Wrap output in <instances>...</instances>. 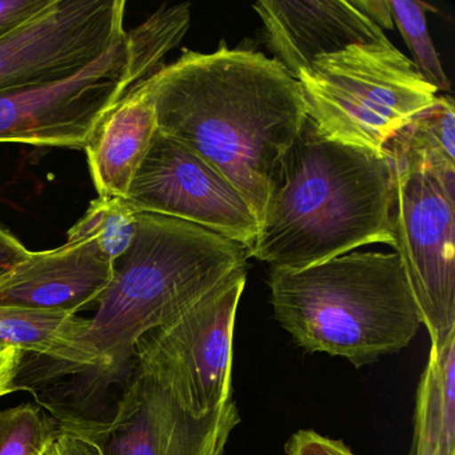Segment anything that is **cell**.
<instances>
[{
  "label": "cell",
  "mask_w": 455,
  "mask_h": 455,
  "mask_svg": "<svg viewBox=\"0 0 455 455\" xmlns=\"http://www.w3.org/2000/svg\"><path fill=\"white\" fill-rule=\"evenodd\" d=\"M158 130L225 177L262 220L307 114L299 82L259 52L185 49L146 79Z\"/></svg>",
  "instance_id": "obj_1"
},
{
  "label": "cell",
  "mask_w": 455,
  "mask_h": 455,
  "mask_svg": "<svg viewBox=\"0 0 455 455\" xmlns=\"http://www.w3.org/2000/svg\"><path fill=\"white\" fill-rule=\"evenodd\" d=\"M391 204L386 154L332 142L307 116L282 161L250 258L300 270L356 247H393Z\"/></svg>",
  "instance_id": "obj_2"
},
{
  "label": "cell",
  "mask_w": 455,
  "mask_h": 455,
  "mask_svg": "<svg viewBox=\"0 0 455 455\" xmlns=\"http://www.w3.org/2000/svg\"><path fill=\"white\" fill-rule=\"evenodd\" d=\"M249 258L246 246L201 226L137 214L132 246L116 260L84 335L98 358L94 374L124 371L140 338L196 305Z\"/></svg>",
  "instance_id": "obj_3"
},
{
  "label": "cell",
  "mask_w": 455,
  "mask_h": 455,
  "mask_svg": "<svg viewBox=\"0 0 455 455\" xmlns=\"http://www.w3.org/2000/svg\"><path fill=\"white\" fill-rule=\"evenodd\" d=\"M278 323L298 347L356 369L407 347L422 326L395 252H348L300 270L270 268Z\"/></svg>",
  "instance_id": "obj_4"
},
{
  "label": "cell",
  "mask_w": 455,
  "mask_h": 455,
  "mask_svg": "<svg viewBox=\"0 0 455 455\" xmlns=\"http://www.w3.org/2000/svg\"><path fill=\"white\" fill-rule=\"evenodd\" d=\"M297 81L306 114L324 138L377 154L438 98L388 39L316 58Z\"/></svg>",
  "instance_id": "obj_5"
},
{
  "label": "cell",
  "mask_w": 455,
  "mask_h": 455,
  "mask_svg": "<svg viewBox=\"0 0 455 455\" xmlns=\"http://www.w3.org/2000/svg\"><path fill=\"white\" fill-rule=\"evenodd\" d=\"M247 271V265L236 268L135 346V369L193 417H206L233 401L234 327Z\"/></svg>",
  "instance_id": "obj_6"
},
{
  "label": "cell",
  "mask_w": 455,
  "mask_h": 455,
  "mask_svg": "<svg viewBox=\"0 0 455 455\" xmlns=\"http://www.w3.org/2000/svg\"><path fill=\"white\" fill-rule=\"evenodd\" d=\"M393 170L394 250L431 347L455 331V169L387 156Z\"/></svg>",
  "instance_id": "obj_7"
},
{
  "label": "cell",
  "mask_w": 455,
  "mask_h": 455,
  "mask_svg": "<svg viewBox=\"0 0 455 455\" xmlns=\"http://www.w3.org/2000/svg\"><path fill=\"white\" fill-rule=\"evenodd\" d=\"M127 31L71 78L0 95V143L84 150L100 119L130 92Z\"/></svg>",
  "instance_id": "obj_8"
},
{
  "label": "cell",
  "mask_w": 455,
  "mask_h": 455,
  "mask_svg": "<svg viewBox=\"0 0 455 455\" xmlns=\"http://www.w3.org/2000/svg\"><path fill=\"white\" fill-rule=\"evenodd\" d=\"M124 0H55L0 41V95L84 70L126 34Z\"/></svg>",
  "instance_id": "obj_9"
},
{
  "label": "cell",
  "mask_w": 455,
  "mask_h": 455,
  "mask_svg": "<svg viewBox=\"0 0 455 455\" xmlns=\"http://www.w3.org/2000/svg\"><path fill=\"white\" fill-rule=\"evenodd\" d=\"M135 214L185 220L251 250L259 223L239 191L177 140L156 130L126 198Z\"/></svg>",
  "instance_id": "obj_10"
},
{
  "label": "cell",
  "mask_w": 455,
  "mask_h": 455,
  "mask_svg": "<svg viewBox=\"0 0 455 455\" xmlns=\"http://www.w3.org/2000/svg\"><path fill=\"white\" fill-rule=\"evenodd\" d=\"M68 422L92 436L103 455H223L241 415L230 401L206 417H193L135 369L110 420Z\"/></svg>",
  "instance_id": "obj_11"
},
{
  "label": "cell",
  "mask_w": 455,
  "mask_h": 455,
  "mask_svg": "<svg viewBox=\"0 0 455 455\" xmlns=\"http://www.w3.org/2000/svg\"><path fill=\"white\" fill-rule=\"evenodd\" d=\"M275 60L297 79L316 58L354 44L387 41L366 15L343 0H262L252 4Z\"/></svg>",
  "instance_id": "obj_12"
},
{
  "label": "cell",
  "mask_w": 455,
  "mask_h": 455,
  "mask_svg": "<svg viewBox=\"0 0 455 455\" xmlns=\"http://www.w3.org/2000/svg\"><path fill=\"white\" fill-rule=\"evenodd\" d=\"M116 263L94 242H66L26 259L0 275V306L78 314L110 286Z\"/></svg>",
  "instance_id": "obj_13"
},
{
  "label": "cell",
  "mask_w": 455,
  "mask_h": 455,
  "mask_svg": "<svg viewBox=\"0 0 455 455\" xmlns=\"http://www.w3.org/2000/svg\"><path fill=\"white\" fill-rule=\"evenodd\" d=\"M156 130V103L143 81L100 119L84 148L98 196L127 198Z\"/></svg>",
  "instance_id": "obj_14"
},
{
  "label": "cell",
  "mask_w": 455,
  "mask_h": 455,
  "mask_svg": "<svg viewBox=\"0 0 455 455\" xmlns=\"http://www.w3.org/2000/svg\"><path fill=\"white\" fill-rule=\"evenodd\" d=\"M89 324L66 311L0 306V343L50 359L66 374L97 370V355L84 342Z\"/></svg>",
  "instance_id": "obj_15"
},
{
  "label": "cell",
  "mask_w": 455,
  "mask_h": 455,
  "mask_svg": "<svg viewBox=\"0 0 455 455\" xmlns=\"http://www.w3.org/2000/svg\"><path fill=\"white\" fill-rule=\"evenodd\" d=\"M412 442L435 455H455V331L430 347L420 377Z\"/></svg>",
  "instance_id": "obj_16"
},
{
  "label": "cell",
  "mask_w": 455,
  "mask_h": 455,
  "mask_svg": "<svg viewBox=\"0 0 455 455\" xmlns=\"http://www.w3.org/2000/svg\"><path fill=\"white\" fill-rule=\"evenodd\" d=\"M385 154L426 167L455 169L454 100L438 95L431 108L391 138Z\"/></svg>",
  "instance_id": "obj_17"
},
{
  "label": "cell",
  "mask_w": 455,
  "mask_h": 455,
  "mask_svg": "<svg viewBox=\"0 0 455 455\" xmlns=\"http://www.w3.org/2000/svg\"><path fill=\"white\" fill-rule=\"evenodd\" d=\"M191 4L162 6L148 20L127 33L130 44V76L135 86L164 68L167 52L185 38L191 20Z\"/></svg>",
  "instance_id": "obj_18"
},
{
  "label": "cell",
  "mask_w": 455,
  "mask_h": 455,
  "mask_svg": "<svg viewBox=\"0 0 455 455\" xmlns=\"http://www.w3.org/2000/svg\"><path fill=\"white\" fill-rule=\"evenodd\" d=\"M137 228V214L126 199L98 196L84 217L68 230V242L89 241L110 262L116 263L132 246Z\"/></svg>",
  "instance_id": "obj_19"
},
{
  "label": "cell",
  "mask_w": 455,
  "mask_h": 455,
  "mask_svg": "<svg viewBox=\"0 0 455 455\" xmlns=\"http://www.w3.org/2000/svg\"><path fill=\"white\" fill-rule=\"evenodd\" d=\"M391 20L412 54L420 76L438 92H450L451 84L442 68L427 28V12L434 7L419 0H388Z\"/></svg>",
  "instance_id": "obj_20"
},
{
  "label": "cell",
  "mask_w": 455,
  "mask_h": 455,
  "mask_svg": "<svg viewBox=\"0 0 455 455\" xmlns=\"http://www.w3.org/2000/svg\"><path fill=\"white\" fill-rule=\"evenodd\" d=\"M60 427L30 402L0 410V455H44Z\"/></svg>",
  "instance_id": "obj_21"
},
{
  "label": "cell",
  "mask_w": 455,
  "mask_h": 455,
  "mask_svg": "<svg viewBox=\"0 0 455 455\" xmlns=\"http://www.w3.org/2000/svg\"><path fill=\"white\" fill-rule=\"evenodd\" d=\"M55 0H0V41L46 12Z\"/></svg>",
  "instance_id": "obj_22"
},
{
  "label": "cell",
  "mask_w": 455,
  "mask_h": 455,
  "mask_svg": "<svg viewBox=\"0 0 455 455\" xmlns=\"http://www.w3.org/2000/svg\"><path fill=\"white\" fill-rule=\"evenodd\" d=\"M287 455H355L340 439L327 438L313 430H299L284 444Z\"/></svg>",
  "instance_id": "obj_23"
},
{
  "label": "cell",
  "mask_w": 455,
  "mask_h": 455,
  "mask_svg": "<svg viewBox=\"0 0 455 455\" xmlns=\"http://www.w3.org/2000/svg\"><path fill=\"white\" fill-rule=\"evenodd\" d=\"M25 353L12 347V346L0 343V398L22 390L18 378L22 369Z\"/></svg>",
  "instance_id": "obj_24"
},
{
  "label": "cell",
  "mask_w": 455,
  "mask_h": 455,
  "mask_svg": "<svg viewBox=\"0 0 455 455\" xmlns=\"http://www.w3.org/2000/svg\"><path fill=\"white\" fill-rule=\"evenodd\" d=\"M30 252L14 234L0 225V275L26 259Z\"/></svg>",
  "instance_id": "obj_25"
},
{
  "label": "cell",
  "mask_w": 455,
  "mask_h": 455,
  "mask_svg": "<svg viewBox=\"0 0 455 455\" xmlns=\"http://www.w3.org/2000/svg\"><path fill=\"white\" fill-rule=\"evenodd\" d=\"M350 2L380 30H391L394 28L388 0H350Z\"/></svg>",
  "instance_id": "obj_26"
},
{
  "label": "cell",
  "mask_w": 455,
  "mask_h": 455,
  "mask_svg": "<svg viewBox=\"0 0 455 455\" xmlns=\"http://www.w3.org/2000/svg\"><path fill=\"white\" fill-rule=\"evenodd\" d=\"M65 433L71 455H103L97 442L84 431L66 428Z\"/></svg>",
  "instance_id": "obj_27"
},
{
  "label": "cell",
  "mask_w": 455,
  "mask_h": 455,
  "mask_svg": "<svg viewBox=\"0 0 455 455\" xmlns=\"http://www.w3.org/2000/svg\"><path fill=\"white\" fill-rule=\"evenodd\" d=\"M410 455H418L417 452L414 451V450L411 449V451H410Z\"/></svg>",
  "instance_id": "obj_28"
}]
</instances>
